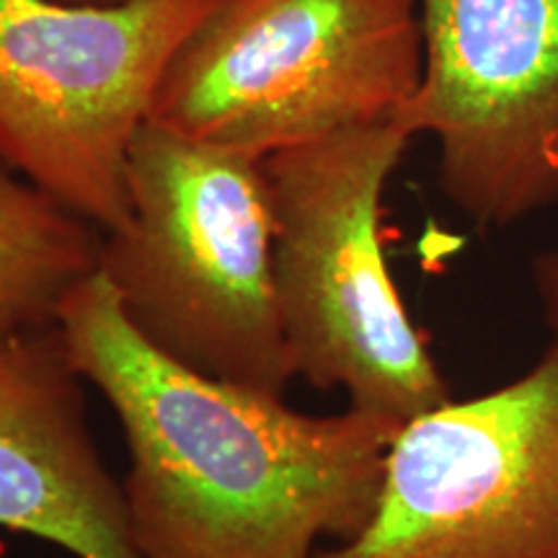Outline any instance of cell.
<instances>
[{
  "label": "cell",
  "instance_id": "cell-1",
  "mask_svg": "<svg viewBox=\"0 0 558 558\" xmlns=\"http://www.w3.org/2000/svg\"><path fill=\"white\" fill-rule=\"evenodd\" d=\"M58 329L128 442L122 478L140 558H318L365 527L401 422L207 378L140 337L99 271Z\"/></svg>",
  "mask_w": 558,
  "mask_h": 558
},
{
  "label": "cell",
  "instance_id": "cell-2",
  "mask_svg": "<svg viewBox=\"0 0 558 558\" xmlns=\"http://www.w3.org/2000/svg\"><path fill=\"white\" fill-rule=\"evenodd\" d=\"M130 218L101 233L99 275L124 318L207 378L284 396L295 380L271 271L264 160L148 122L132 145Z\"/></svg>",
  "mask_w": 558,
  "mask_h": 558
},
{
  "label": "cell",
  "instance_id": "cell-3",
  "mask_svg": "<svg viewBox=\"0 0 558 558\" xmlns=\"http://www.w3.org/2000/svg\"><path fill=\"white\" fill-rule=\"evenodd\" d=\"M409 143L388 120L264 158L275 300L295 378L401 424L452 399L380 239L383 194Z\"/></svg>",
  "mask_w": 558,
  "mask_h": 558
},
{
  "label": "cell",
  "instance_id": "cell-4",
  "mask_svg": "<svg viewBox=\"0 0 558 558\" xmlns=\"http://www.w3.org/2000/svg\"><path fill=\"white\" fill-rule=\"evenodd\" d=\"M418 78V0H218L173 54L150 122L264 160L396 120Z\"/></svg>",
  "mask_w": 558,
  "mask_h": 558
},
{
  "label": "cell",
  "instance_id": "cell-5",
  "mask_svg": "<svg viewBox=\"0 0 558 558\" xmlns=\"http://www.w3.org/2000/svg\"><path fill=\"white\" fill-rule=\"evenodd\" d=\"M218 0H0V163L99 228L130 218L132 145Z\"/></svg>",
  "mask_w": 558,
  "mask_h": 558
},
{
  "label": "cell",
  "instance_id": "cell-6",
  "mask_svg": "<svg viewBox=\"0 0 558 558\" xmlns=\"http://www.w3.org/2000/svg\"><path fill=\"white\" fill-rule=\"evenodd\" d=\"M318 558H558V329L520 378L401 424L365 527Z\"/></svg>",
  "mask_w": 558,
  "mask_h": 558
},
{
  "label": "cell",
  "instance_id": "cell-7",
  "mask_svg": "<svg viewBox=\"0 0 558 558\" xmlns=\"http://www.w3.org/2000/svg\"><path fill=\"white\" fill-rule=\"evenodd\" d=\"M422 78L396 120L439 148V190L481 228L558 199V0H418Z\"/></svg>",
  "mask_w": 558,
  "mask_h": 558
},
{
  "label": "cell",
  "instance_id": "cell-8",
  "mask_svg": "<svg viewBox=\"0 0 558 558\" xmlns=\"http://www.w3.org/2000/svg\"><path fill=\"white\" fill-rule=\"evenodd\" d=\"M58 326L0 324V527L73 558H140Z\"/></svg>",
  "mask_w": 558,
  "mask_h": 558
},
{
  "label": "cell",
  "instance_id": "cell-9",
  "mask_svg": "<svg viewBox=\"0 0 558 558\" xmlns=\"http://www.w3.org/2000/svg\"><path fill=\"white\" fill-rule=\"evenodd\" d=\"M101 230L0 163V324L58 326L65 298L99 271Z\"/></svg>",
  "mask_w": 558,
  "mask_h": 558
},
{
  "label": "cell",
  "instance_id": "cell-10",
  "mask_svg": "<svg viewBox=\"0 0 558 558\" xmlns=\"http://www.w3.org/2000/svg\"><path fill=\"white\" fill-rule=\"evenodd\" d=\"M533 288L550 331L558 329V248H548L533 262Z\"/></svg>",
  "mask_w": 558,
  "mask_h": 558
},
{
  "label": "cell",
  "instance_id": "cell-11",
  "mask_svg": "<svg viewBox=\"0 0 558 558\" xmlns=\"http://www.w3.org/2000/svg\"><path fill=\"white\" fill-rule=\"evenodd\" d=\"M62 3H75V5H124V3H135V0H62Z\"/></svg>",
  "mask_w": 558,
  "mask_h": 558
}]
</instances>
